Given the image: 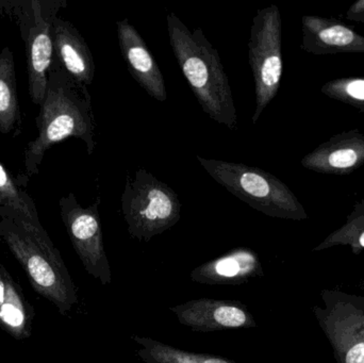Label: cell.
Segmentation results:
<instances>
[{
	"mask_svg": "<svg viewBox=\"0 0 364 363\" xmlns=\"http://www.w3.org/2000/svg\"><path fill=\"white\" fill-rule=\"evenodd\" d=\"M117 26L119 48L130 74L149 96L166 102V80L146 43L128 18L117 21Z\"/></svg>",
	"mask_w": 364,
	"mask_h": 363,
	"instance_id": "obj_12",
	"label": "cell"
},
{
	"mask_svg": "<svg viewBox=\"0 0 364 363\" xmlns=\"http://www.w3.org/2000/svg\"><path fill=\"white\" fill-rule=\"evenodd\" d=\"M314 313L336 363H364V296L324 291Z\"/></svg>",
	"mask_w": 364,
	"mask_h": 363,
	"instance_id": "obj_8",
	"label": "cell"
},
{
	"mask_svg": "<svg viewBox=\"0 0 364 363\" xmlns=\"http://www.w3.org/2000/svg\"><path fill=\"white\" fill-rule=\"evenodd\" d=\"M21 125L14 57L9 47H4L0 49V132L17 136Z\"/></svg>",
	"mask_w": 364,
	"mask_h": 363,
	"instance_id": "obj_18",
	"label": "cell"
},
{
	"mask_svg": "<svg viewBox=\"0 0 364 363\" xmlns=\"http://www.w3.org/2000/svg\"><path fill=\"white\" fill-rule=\"evenodd\" d=\"M248 55L256 91V110L252 119L256 124L277 95L284 72L282 15L275 4L257 11L250 29Z\"/></svg>",
	"mask_w": 364,
	"mask_h": 363,
	"instance_id": "obj_7",
	"label": "cell"
},
{
	"mask_svg": "<svg viewBox=\"0 0 364 363\" xmlns=\"http://www.w3.org/2000/svg\"><path fill=\"white\" fill-rule=\"evenodd\" d=\"M53 55L51 66L61 68L77 82L93 83L96 66L89 45L70 21L57 16L53 21Z\"/></svg>",
	"mask_w": 364,
	"mask_h": 363,
	"instance_id": "obj_14",
	"label": "cell"
},
{
	"mask_svg": "<svg viewBox=\"0 0 364 363\" xmlns=\"http://www.w3.org/2000/svg\"><path fill=\"white\" fill-rule=\"evenodd\" d=\"M122 211L130 236L140 242H149L178 223L181 204L174 190L151 173L139 168L134 179L128 176L126 180Z\"/></svg>",
	"mask_w": 364,
	"mask_h": 363,
	"instance_id": "obj_5",
	"label": "cell"
},
{
	"mask_svg": "<svg viewBox=\"0 0 364 363\" xmlns=\"http://www.w3.org/2000/svg\"><path fill=\"white\" fill-rule=\"evenodd\" d=\"M336 246H348L355 255L364 251V200H359L346 217L341 227L331 232L314 251H322Z\"/></svg>",
	"mask_w": 364,
	"mask_h": 363,
	"instance_id": "obj_20",
	"label": "cell"
},
{
	"mask_svg": "<svg viewBox=\"0 0 364 363\" xmlns=\"http://www.w3.org/2000/svg\"><path fill=\"white\" fill-rule=\"evenodd\" d=\"M327 97L354 107L364 113V77H342L327 81L321 87Z\"/></svg>",
	"mask_w": 364,
	"mask_h": 363,
	"instance_id": "obj_21",
	"label": "cell"
},
{
	"mask_svg": "<svg viewBox=\"0 0 364 363\" xmlns=\"http://www.w3.org/2000/svg\"><path fill=\"white\" fill-rule=\"evenodd\" d=\"M181 325L195 332L256 328L254 315L237 300L199 298L170 307Z\"/></svg>",
	"mask_w": 364,
	"mask_h": 363,
	"instance_id": "obj_10",
	"label": "cell"
},
{
	"mask_svg": "<svg viewBox=\"0 0 364 363\" xmlns=\"http://www.w3.org/2000/svg\"><path fill=\"white\" fill-rule=\"evenodd\" d=\"M263 275L258 254L239 247L197 266L191 272L190 279L199 285L240 286Z\"/></svg>",
	"mask_w": 364,
	"mask_h": 363,
	"instance_id": "obj_15",
	"label": "cell"
},
{
	"mask_svg": "<svg viewBox=\"0 0 364 363\" xmlns=\"http://www.w3.org/2000/svg\"><path fill=\"white\" fill-rule=\"evenodd\" d=\"M0 220L34 232H46L41 223L33 198L21 189L0 160Z\"/></svg>",
	"mask_w": 364,
	"mask_h": 363,
	"instance_id": "obj_17",
	"label": "cell"
},
{
	"mask_svg": "<svg viewBox=\"0 0 364 363\" xmlns=\"http://www.w3.org/2000/svg\"><path fill=\"white\" fill-rule=\"evenodd\" d=\"M132 341L143 363H237L212 354L184 351L149 337L132 336Z\"/></svg>",
	"mask_w": 364,
	"mask_h": 363,
	"instance_id": "obj_19",
	"label": "cell"
},
{
	"mask_svg": "<svg viewBox=\"0 0 364 363\" xmlns=\"http://www.w3.org/2000/svg\"><path fill=\"white\" fill-rule=\"evenodd\" d=\"M301 31V49L311 55L364 53V36L338 19L304 15Z\"/></svg>",
	"mask_w": 364,
	"mask_h": 363,
	"instance_id": "obj_13",
	"label": "cell"
},
{
	"mask_svg": "<svg viewBox=\"0 0 364 363\" xmlns=\"http://www.w3.org/2000/svg\"><path fill=\"white\" fill-rule=\"evenodd\" d=\"M0 241L19 262L34 291L53 303L62 315L78 304L76 286L46 232L26 229L9 220H0Z\"/></svg>",
	"mask_w": 364,
	"mask_h": 363,
	"instance_id": "obj_3",
	"label": "cell"
},
{
	"mask_svg": "<svg viewBox=\"0 0 364 363\" xmlns=\"http://www.w3.org/2000/svg\"><path fill=\"white\" fill-rule=\"evenodd\" d=\"M346 18L348 21L364 23V0L354 2L346 12Z\"/></svg>",
	"mask_w": 364,
	"mask_h": 363,
	"instance_id": "obj_22",
	"label": "cell"
},
{
	"mask_svg": "<svg viewBox=\"0 0 364 363\" xmlns=\"http://www.w3.org/2000/svg\"><path fill=\"white\" fill-rule=\"evenodd\" d=\"M33 319V307L0 264V330L15 340H25L31 336Z\"/></svg>",
	"mask_w": 364,
	"mask_h": 363,
	"instance_id": "obj_16",
	"label": "cell"
},
{
	"mask_svg": "<svg viewBox=\"0 0 364 363\" xmlns=\"http://www.w3.org/2000/svg\"><path fill=\"white\" fill-rule=\"evenodd\" d=\"M100 198L89 207H82L74 193L60 198V215L73 247L87 274L102 286L112 281L110 264L105 249L104 234L98 207Z\"/></svg>",
	"mask_w": 364,
	"mask_h": 363,
	"instance_id": "obj_9",
	"label": "cell"
},
{
	"mask_svg": "<svg viewBox=\"0 0 364 363\" xmlns=\"http://www.w3.org/2000/svg\"><path fill=\"white\" fill-rule=\"evenodd\" d=\"M40 107L36 121L38 136L28 143L23 153L26 183L38 174L45 153L53 145L68 138L79 139L87 145L89 155L96 146V121L89 89L61 68H49L46 94Z\"/></svg>",
	"mask_w": 364,
	"mask_h": 363,
	"instance_id": "obj_1",
	"label": "cell"
},
{
	"mask_svg": "<svg viewBox=\"0 0 364 363\" xmlns=\"http://www.w3.org/2000/svg\"><path fill=\"white\" fill-rule=\"evenodd\" d=\"M68 6L65 0H11V14L18 23L25 43L28 90L31 102L42 104L53 55V21Z\"/></svg>",
	"mask_w": 364,
	"mask_h": 363,
	"instance_id": "obj_6",
	"label": "cell"
},
{
	"mask_svg": "<svg viewBox=\"0 0 364 363\" xmlns=\"http://www.w3.org/2000/svg\"><path fill=\"white\" fill-rule=\"evenodd\" d=\"M301 163L320 174H353L364 166V134L357 128L336 134L306 155Z\"/></svg>",
	"mask_w": 364,
	"mask_h": 363,
	"instance_id": "obj_11",
	"label": "cell"
},
{
	"mask_svg": "<svg viewBox=\"0 0 364 363\" xmlns=\"http://www.w3.org/2000/svg\"><path fill=\"white\" fill-rule=\"evenodd\" d=\"M205 172L227 191L267 217L292 221L308 220L301 202L290 188L267 170L235 162L197 156Z\"/></svg>",
	"mask_w": 364,
	"mask_h": 363,
	"instance_id": "obj_4",
	"label": "cell"
},
{
	"mask_svg": "<svg viewBox=\"0 0 364 363\" xmlns=\"http://www.w3.org/2000/svg\"><path fill=\"white\" fill-rule=\"evenodd\" d=\"M11 14V0H0V17Z\"/></svg>",
	"mask_w": 364,
	"mask_h": 363,
	"instance_id": "obj_23",
	"label": "cell"
},
{
	"mask_svg": "<svg viewBox=\"0 0 364 363\" xmlns=\"http://www.w3.org/2000/svg\"><path fill=\"white\" fill-rule=\"evenodd\" d=\"M166 23L173 53L203 112L228 129H237V109L218 50L201 28L191 31L174 13H168Z\"/></svg>",
	"mask_w": 364,
	"mask_h": 363,
	"instance_id": "obj_2",
	"label": "cell"
}]
</instances>
